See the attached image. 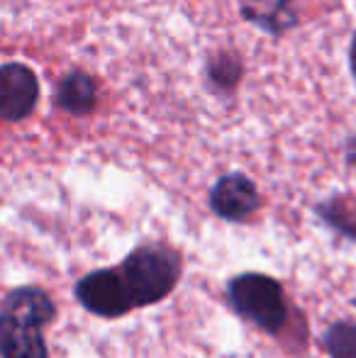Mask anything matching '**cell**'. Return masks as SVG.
<instances>
[{"mask_svg":"<svg viewBox=\"0 0 356 358\" xmlns=\"http://www.w3.org/2000/svg\"><path fill=\"white\" fill-rule=\"evenodd\" d=\"M242 10L244 17L273 34L285 32V29L295 27V22H298L293 0H247Z\"/></svg>","mask_w":356,"mask_h":358,"instance_id":"obj_7","label":"cell"},{"mask_svg":"<svg viewBox=\"0 0 356 358\" xmlns=\"http://www.w3.org/2000/svg\"><path fill=\"white\" fill-rule=\"evenodd\" d=\"M39 98V80L24 64L0 66V117L17 122L34 110Z\"/></svg>","mask_w":356,"mask_h":358,"instance_id":"obj_5","label":"cell"},{"mask_svg":"<svg viewBox=\"0 0 356 358\" xmlns=\"http://www.w3.org/2000/svg\"><path fill=\"white\" fill-rule=\"evenodd\" d=\"M349 66H352V73H354V78H356V34H354V39H352V49H349Z\"/></svg>","mask_w":356,"mask_h":358,"instance_id":"obj_11","label":"cell"},{"mask_svg":"<svg viewBox=\"0 0 356 358\" xmlns=\"http://www.w3.org/2000/svg\"><path fill=\"white\" fill-rule=\"evenodd\" d=\"M95 80L83 71H73L59 88V105L71 115H88L95 108Z\"/></svg>","mask_w":356,"mask_h":358,"instance_id":"obj_8","label":"cell"},{"mask_svg":"<svg viewBox=\"0 0 356 358\" xmlns=\"http://www.w3.org/2000/svg\"><path fill=\"white\" fill-rule=\"evenodd\" d=\"M229 305L252 324L262 327L264 331H278L285 324L288 305H285L283 287L271 275L244 273L229 280L227 285Z\"/></svg>","mask_w":356,"mask_h":358,"instance_id":"obj_3","label":"cell"},{"mask_svg":"<svg viewBox=\"0 0 356 358\" xmlns=\"http://www.w3.org/2000/svg\"><path fill=\"white\" fill-rule=\"evenodd\" d=\"M325 349L332 358H356V324L337 322L325 334Z\"/></svg>","mask_w":356,"mask_h":358,"instance_id":"obj_9","label":"cell"},{"mask_svg":"<svg viewBox=\"0 0 356 358\" xmlns=\"http://www.w3.org/2000/svg\"><path fill=\"white\" fill-rule=\"evenodd\" d=\"M208 76L220 88H232L239 80V76H242V64H239V59L234 54H222V57H215L210 62Z\"/></svg>","mask_w":356,"mask_h":358,"instance_id":"obj_10","label":"cell"},{"mask_svg":"<svg viewBox=\"0 0 356 358\" xmlns=\"http://www.w3.org/2000/svg\"><path fill=\"white\" fill-rule=\"evenodd\" d=\"M349 161L356 164V139H352V144H349Z\"/></svg>","mask_w":356,"mask_h":358,"instance_id":"obj_12","label":"cell"},{"mask_svg":"<svg viewBox=\"0 0 356 358\" xmlns=\"http://www.w3.org/2000/svg\"><path fill=\"white\" fill-rule=\"evenodd\" d=\"M57 310L39 287H17L0 305V356L47 358L42 327L54 320Z\"/></svg>","mask_w":356,"mask_h":358,"instance_id":"obj_1","label":"cell"},{"mask_svg":"<svg viewBox=\"0 0 356 358\" xmlns=\"http://www.w3.org/2000/svg\"><path fill=\"white\" fill-rule=\"evenodd\" d=\"M120 275L132 292L134 307L159 302L173 290L180 275V259L173 249L162 244L139 246L124 259Z\"/></svg>","mask_w":356,"mask_h":358,"instance_id":"obj_2","label":"cell"},{"mask_svg":"<svg viewBox=\"0 0 356 358\" xmlns=\"http://www.w3.org/2000/svg\"><path fill=\"white\" fill-rule=\"evenodd\" d=\"M76 297L88 312L100 317H122L134 307L124 278L113 268L93 271L76 285Z\"/></svg>","mask_w":356,"mask_h":358,"instance_id":"obj_4","label":"cell"},{"mask_svg":"<svg viewBox=\"0 0 356 358\" xmlns=\"http://www.w3.org/2000/svg\"><path fill=\"white\" fill-rule=\"evenodd\" d=\"M210 205L225 220H247L259 208V190L247 176L229 173L222 176L210 190Z\"/></svg>","mask_w":356,"mask_h":358,"instance_id":"obj_6","label":"cell"}]
</instances>
